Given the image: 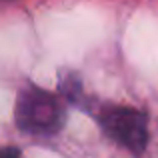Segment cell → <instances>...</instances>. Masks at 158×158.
Wrapping results in <instances>:
<instances>
[{
  "mask_svg": "<svg viewBox=\"0 0 158 158\" xmlns=\"http://www.w3.org/2000/svg\"><path fill=\"white\" fill-rule=\"evenodd\" d=\"M14 118L20 130L28 134H54L60 130L64 110L54 94L40 88H28L16 100Z\"/></svg>",
  "mask_w": 158,
  "mask_h": 158,
  "instance_id": "obj_1",
  "label": "cell"
},
{
  "mask_svg": "<svg viewBox=\"0 0 158 158\" xmlns=\"http://www.w3.org/2000/svg\"><path fill=\"white\" fill-rule=\"evenodd\" d=\"M100 124L112 140L132 152H142L148 142L146 116L136 108L110 106L100 112Z\"/></svg>",
  "mask_w": 158,
  "mask_h": 158,
  "instance_id": "obj_2",
  "label": "cell"
},
{
  "mask_svg": "<svg viewBox=\"0 0 158 158\" xmlns=\"http://www.w3.org/2000/svg\"><path fill=\"white\" fill-rule=\"evenodd\" d=\"M60 90H62V94H64L66 98H70V100H78V98H80V92H82L80 82H78L74 76L62 78L60 80Z\"/></svg>",
  "mask_w": 158,
  "mask_h": 158,
  "instance_id": "obj_3",
  "label": "cell"
},
{
  "mask_svg": "<svg viewBox=\"0 0 158 158\" xmlns=\"http://www.w3.org/2000/svg\"><path fill=\"white\" fill-rule=\"evenodd\" d=\"M0 158H22L18 148H12V146H6V148H0Z\"/></svg>",
  "mask_w": 158,
  "mask_h": 158,
  "instance_id": "obj_4",
  "label": "cell"
}]
</instances>
